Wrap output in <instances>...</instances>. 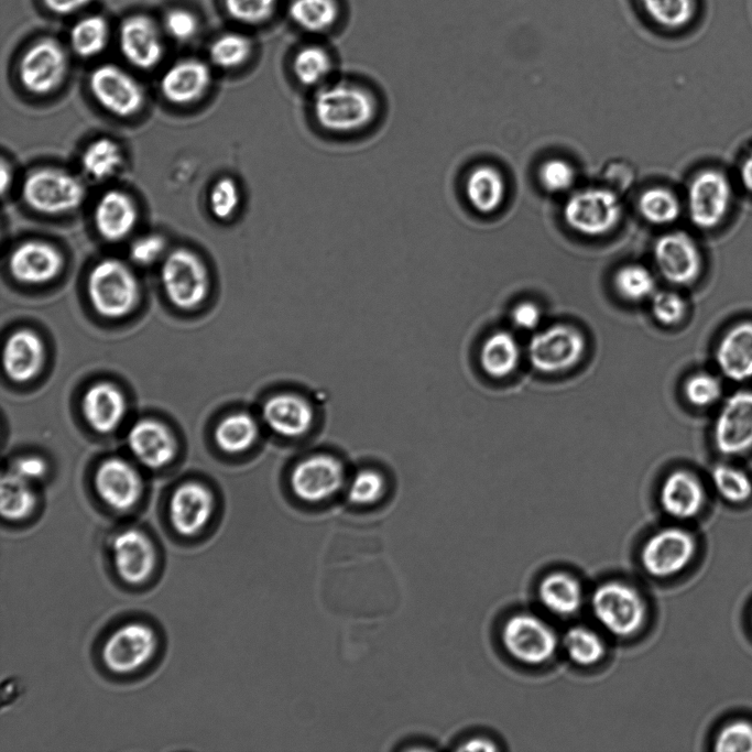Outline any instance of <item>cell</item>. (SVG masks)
I'll list each match as a JSON object with an SVG mask.
<instances>
[{
	"mask_svg": "<svg viewBox=\"0 0 752 752\" xmlns=\"http://www.w3.org/2000/svg\"><path fill=\"white\" fill-rule=\"evenodd\" d=\"M377 95L367 86L350 80L328 81L314 90L310 113L316 126L333 135H353L367 131L379 117Z\"/></svg>",
	"mask_w": 752,
	"mask_h": 752,
	"instance_id": "cell-1",
	"label": "cell"
},
{
	"mask_svg": "<svg viewBox=\"0 0 752 752\" xmlns=\"http://www.w3.org/2000/svg\"><path fill=\"white\" fill-rule=\"evenodd\" d=\"M21 197L36 212L61 215L80 207L86 187L77 175L61 167L44 166L28 173L21 185Z\"/></svg>",
	"mask_w": 752,
	"mask_h": 752,
	"instance_id": "cell-2",
	"label": "cell"
},
{
	"mask_svg": "<svg viewBox=\"0 0 752 752\" xmlns=\"http://www.w3.org/2000/svg\"><path fill=\"white\" fill-rule=\"evenodd\" d=\"M590 607L597 622L618 637L636 634L646 621L647 607L641 592L620 580L606 581L596 587Z\"/></svg>",
	"mask_w": 752,
	"mask_h": 752,
	"instance_id": "cell-3",
	"label": "cell"
},
{
	"mask_svg": "<svg viewBox=\"0 0 752 752\" xmlns=\"http://www.w3.org/2000/svg\"><path fill=\"white\" fill-rule=\"evenodd\" d=\"M87 290L95 309L109 318L129 314L140 296L134 272L127 263L115 258L95 264L88 275Z\"/></svg>",
	"mask_w": 752,
	"mask_h": 752,
	"instance_id": "cell-4",
	"label": "cell"
},
{
	"mask_svg": "<svg viewBox=\"0 0 752 752\" xmlns=\"http://www.w3.org/2000/svg\"><path fill=\"white\" fill-rule=\"evenodd\" d=\"M160 280L167 298L182 309L198 306L209 288L205 263L198 254L186 248L171 250L164 255Z\"/></svg>",
	"mask_w": 752,
	"mask_h": 752,
	"instance_id": "cell-5",
	"label": "cell"
},
{
	"mask_svg": "<svg viewBox=\"0 0 752 752\" xmlns=\"http://www.w3.org/2000/svg\"><path fill=\"white\" fill-rule=\"evenodd\" d=\"M501 642L506 653L526 665H541L556 653L559 641L542 618L527 612L514 613L503 624Z\"/></svg>",
	"mask_w": 752,
	"mask_h": 752,
	"instance_id": "cell-6",
	"label": "cell"
},
{
	"mask_svg": "<svg viewBox=\"0 0 752 752\" xmlns=\"http://www.w3.org/2000/svg\"><path fill=\"white\" fill-rule=\"evenodd\" d=\"M156 650L154 629L148 623L131 621L108 634L101 647V660L110 672L130 674L150 662Z\"/></svg>",
	"mask_w": 752,
	"mask_h": 752,
	"instance_id": "cell-7",
	"label": "cell"
},
{
	"mask_svg": "<svg viewBox=\"0 0 752 752\" xmlns=\"http://www.w3.org/2000/svg\"><path fill=\"white\" fill-rule=\"evenodd\" d=\"M622 216L618 196L607 188H588L571 195L564 206V219L575 231L588 236L607 235Z\"/></svg>",
	"mask_w": 752,
	"mask_h": 752,
	"instance_id": "cell-8",
	"label": "cell"
},
{
	"mask_svg": "<svg viewBox=\"0 0 752 752\" xmlns=\"http://www.w3.org/2000/svg\"><path fill=\"white\" fill-rule=\"evenodd\" d=\"M585 338L575 327L557 324L536 333L528 344L532 366L544 373L570 369L581 359Z\"/></svg>",
	"mask_w": 752,
	"mask_h": 752,
	"instance_id": "cell-9",
	"label": "cell"
},
{
	"mask_svg": "<svg viewBox=\"0 0 752 752\" xmlns=\"http://www.w3.org/2000/svg\"><path fill=\"white\" fill-rule=\"evenodd\" d=\"M68 58L63 46L55 40L41 39L31 45L19 63V79L34 95H47L64 80Z\"/></svg>",
	"mask_w": 752,
	"mask_h": 752,
	"instance_id": "cell-10",
	"label": "cell"
},
{
	"mask_svg": "<svg viewBox=\"0 0 752 752\" xmlns=\"http://www.w3.org/2000/svg\"><path fill=\"white\" fill-rule=\"evenodd\" d=\"M290 483L298 500L317 504L329 500L345 487L346 472L339 459L319 454L299 461L292 470Z\"/></svg>",
	"mask_w": 752,
	"mask_h": 752,
	"instance_id": "cell-11",
	"label": "cell"
},
{
	"mask_svg": "<svg viewBox=\"0 0 752 752\" xmlns=\"http://www.w3.org/2000/svg\"><path fill=\"white\" fill-rule=\"evenodd\" d=\"M89 89L96 101L117 117H131L144 103V91L139 81L113 64L99 65L90 73Z\"/></svg>",
	"mask_w": 752,
	"mask_h": 752,
	"instance_id": "cell-12",
	"label": "cell"
},
{
	"mask_svg": "<svg viewBox=\"0 0 752 752\" xmlns=\"http://www.w3.org/2000/svg\"><path fill=\"white\" fill-rule=\"evenodd\" d=\"M695 552L696 542L690 533L679 527H665L646 540L640 560L649 575L666 578L680 573Z\"/></svg>",
	"mask_w": 752,
	"mask_h": 752,
	"instance_id": "cell-13",
	"label": "cell"
},
{
	"mask_svg": "<svg viewBox=\"0 0 752 752\" xmlns=\"http://www.w3.org/2000/svg\"><path fill=\"white\" fill-rule=\"evenodd\" d=\"M731 199V185L722 172H699L688 187V210L693 224L701 229L717 227L726 217Z\"/></svg>",
	"mask_w": 752,
	"mask_h": 752,
	"instance_id": "cell-14",
	"label": "cell"
},
{
	"mask_svg": "<svg viewBox=\"0 0 752 752\" xmlns=\"http://www.w3.org/2000/svg\"><path fill=\"white\" fill-rule=\"evenodd\" d=\"M117 575L127 584L146 581L155 569L156 551L150 536L138 527H126L109 540Z\"/></svg>",
	"mask_w": 752,
	"mask_h": 752,
	"instance_id": "cell-15",
	"label": "cell"
},
{
	"mask_svg": "<svg viewBox=\"0 0 752 752\" xmlns=\"http://www.w3.org/2000/svg\"><path fill=\"white\" fill-rule=\"evenodd\" d=\"M713 442L718 451L727 456L746 453L752 448V391L731 394L719 410Z\"/></svg>",
	"mask_w": 752,
	"mask_h": 752,
	"instance_id": "cell-16",
	"label": "cell"
},
{
	"mask_svg": "<svg viewBox=\"0 0 752 752\" xmlns=\"http://www.w3.org/2000/svg\"><path fill=\"white\" fill-rule=\"evenodd\" d=\"M654 260L668 282L688 285L697 280L701 270V255L691 237L682 231L667 232L654 244Z\"/></svg>",
	"mask_w": 752,
	"mask_h": 752,
	"instance_id": "cell-17",
	"label": "cell"
},
{
	"mask_svg": "<svg viewBox=\"0 0 752 752\" xmlns=\"http://www.w3.org/2000/svg\"><path fill=\"white\" fill-rule=\"evenodd\" d=\"M64 266V257L54 244L43 240H28L17 246L9 255L11 275L23 284H44L55 279Z\"/></svg>",
	"mask_w": 752,
	"mask_h": 752,
	"instance_id": "cell-18",
	"label": "cell"
},
{
	"mask_svg": "<svg viewBox=\"0 0 752 752\" xmlns=\"http://www.w3.org/2000/svg\"><path fill=\"white\" fill-rule=\"evenodd\" d=\"M95 484L100 499L117 512L131 510L142 494L139 472L120 458L107 459L99 466Z\"/></svg>",
	"mask_w": 752,
	"mask_h": 752,
	"instance_id": "cell-19",
	"label": "cell"
},
{
	"mask_svg": "<svg viewBox=\"0 0 752 752\" xmlns=\"http://www.w3.org/2000/svg\"><path fill=\"white\" fill-rule=\"evenodd\" d=\"M119 46L123 57L140 69L155 67L163 56V43L155 23L146 15L126 19L119 30Z\"/></svg>",
	"mask_w": 752,
	"mask_h": 752,
	"instance_id": "cell-20",
	"label": "cell"
},
{
	"mask_svg": "<svg viewBox=\"0 0 752 752\" xmlns=\"http://www.w3.org/2000/svg\"><path fill=\"white\" fill-rule=\"evenodd\" d=\"M262 418L273 433L285 438H298L310 431L315 411L304 396L284 392L265 401Z\"/></svg>",
	"mask_w": 752,
	"mask_h": 752,
	"instance_id": "cell-21",
	"label": "cell"
},
{
	"mask_svg": "<svg viewBox=\"0 0 752 752\" xmlns=\"http://www.w3.org/2000/svg\"><path fill=\"white\" fill-rule=\"evenodd\" d=\"M212 510L214 499L209 490L200 483L187 482L174 491L168 517L178 534L193 536L207 525Z\"/></svg>",
	"mask_w": 752,
	"mask_h": 752,
	"instance_id": "cell-22",
	"label": "cell"
},
{
	"mask_svg": "<svg viewBox=\"0 0 752 752\" xmlns=\"http://www.w3.org/2000/svg\"><path fill=\"white\" fill-rule=\"evenodd\" d=\"M211 80V73L206 63L197 58H185L164 72L160 80V90L168 102L188 105L207 92Z\"/></svg>",
	"mask_w": 752,
	"mask_h": 752,
	"instance_id": "cell-23",
	"label": "cell"
},
{
	"mask_svg": "<svg viewBox=\"0 0 752 752\" xmlns=\"http://www.w3.org/2000/svg\"><path fill=\"white\" fill-rule=\"evenodd\" d=\"M138 221V208L131 196L120 189L105 192L94 207V224L101 238L109 242L126 239Z\"/></svg>",
	"mask_w": 752,
	"mask_h": 752,
	"instance_id": "cell-24",
	"label": "cell"
},
{
	"mask_svg": "<svg viewBox=\"0 0 752 752\" xmlns=\"http://www.w3.org/2000/svg\"><path fill=\"white\" fill-rule=\"evenodd\" d=\"M127 442L138 461L152 469L167 465L176 453V443L172 433L154 419L137 422L130 428Z\"/></svg>",
	"mask_w": 752,
	"mask_h": 752,
	"instance_id": "cell-25",
	"label": "cell"
},
{
	"mask_svg": "<svg viewBox=\"0 0 752 752\" xmlns=\"http://www.w3.org/2000/svg\"><path fill=\"white\" fill-rule=\"evenodd\" d=\"M715 359L729 380L752 379V323L743 321L730 328L718 342Z\"/></svg>",
	"mask_w": 752,
	"mask_h": 752,
	"instance_id": "cell-26",
	"label": "cell"
},
{
	"mask_svg": "<svg viewBox=\"0 0 752 752\" xmlns=\"http://www.w3.org/2000/svg\"><path fill=\"white\" fill-rule=\"evenodd\" d=\"M44 347L40 337L31 330L12 334L3 348V369L18 382L35 377L43 366Z\"/></svg>",
	"mask_w": 752,
	"mask_h": 752,
	"instance_id": "cell-27",
	"label": "cell"
},
{
	"mask_svg": "<svg viewBox=\"0 0 752 752\" xmlns=\"http://www.w3.org/2000/svg\"><path fill=\"white\" fill-rule=\"evenodd\" d=\"M660 499L663 510L669 516L686 520L700 511L705 492L700 481L693 473L677 470L664 480Z\"/></svg>",
	"mask_w": 752,
	"mask_h": 752,
	"instance_id": "cell-28",
	"label": "cell"
},
{
	"mask_svg": "<svg viewBox=\"0 0 752 752\" xmlns=\"http://www.w3.org/2000/svg\"><path fill=\"white\" fill-rule=\"evenodd\" d=\"M83 412L89 425L99 433L116 429L124 417L126 400L111 383L100 382L90 386L83 399Z\"/></svg>",
	"mask_w": 752,
	"mask_h": 752,
	"instance_id": "cell-29",
	"label": "cell"
},
{
	"mask_svg": "<svg viewBox=\"0 0 752 752\" xmlns=\"http://www.w3.org/2000/svg\"><path fill=\"white\" fill-rule=\"evenodd\" d=\"M542 606L558 617H570L578 612L584 601L580 582L565 571H553L544 576L537 586Z\"/></svg>",
	"mask_w": 752,
	"mask_h": 752,
	"instance_id": "cell-30",
	"label": "cell"
},
{
	"mask_svg": "<svg viewBox=\"0 0 752 752\" xmlns=\"http://www.w3.org/2000/svg\"><path fill=\"white\" fill-rule=\"evenodd\" d=\"M465 194L475 210L490 214L497 210L504 199V178L495 167L478 165L465 179Z\"/></svg>",
	"mask_w": 752,
	"mask_h": 752,
	"instance_id": "cell-31",
	"label": "cell"
},
{
	"mask_svg": "<svg viewBox=\"0 0 752 752\" xmlns=\"http://www.w3.org/2000/svg\"><path fill=\"white\" fill-rule=\"evenodd\" d=\"M520 358V345L508 331H497L490 335L480 350V363L483 371L497 379L511 374L517 368Z\"/></svg>",
	"mask_w": 752,
	"mask_h": 752,
	"instance_id": "cell-32",
	"label": "cell"
},
{
	"mask_svg": "<svg viewBox=\"0 0 752 752\" xmlns=\"http://www.w3.org/2000/svg\"><path fill=\"white\" fill-rule=\"evenodd\" d=\"M260 426L249 413H233L222 418L215 429V440L226 453L238 454L250 449L259 438Z\"/></svg>",
	"mask_w": 752,
	"mask_h": 752,
	"instance_id": "cell-33",
	"label": "cell"
},
{
	"mask_svg": "<svg viewBox=\"0 0 752 752\" xmlns=\"http://www.w3.org/2000/svg\"><path fill=\"white\" fill-rule=\"evenodd\" d=\"M123 162L120 145L112 139L101 137L89 143L80 155L83 172L91 179L101 182L113 176Z\"/></svg>",
	"mask_w": 752,
	"mask_h": 752,
	"instance_id": "cell-34",
	"label": "cell"
},
{
	"mask_svg": "<svg viewBox=\"0 0 752 752\" xmlns=\"http://www.w3.org/2000/svg\"><path fill=\"white\" fill-rule=\"evenodd\" d=\"M292 70L302 87L316 90L329 81L333 61L324 48L309 45L295 54Z\"/></svg>",
	"mask_w": 752,
	"mask_h": 752,
	"instance_id": "cell-35",
	"label": "cell"
},
{
	"mask_svg": "<svg viewBox=\"0 0 752 752\" xmlns=\"http://www.w3.org/2000/svg\"><path fill=\"white\" fill-rule=\"evenodd\" d=\"M35 501L32 482L10 470L3 475L0 488V510L3 519L8 521L24 519L33 511Z\"/></svg>",
	"mask_w": 752,
	"mask_h": 752,
	"instance_id": "cell-36",
	"label": "cell"
},
{
	"mask_svg": "<svg viewBox=\"0 0 752 752\" xmlns=\"http://www.w3.org/2000/svg\"><path fill=\"white\" fill-rule=\"evenodd\" d=\"M562 645L570 661L580 666L597 664L606 653L602 637L585 625L569 628L562 639Z\"/></svg>",
	"mask_w": 752,
	"mask_h": 752,
	"instance_id": "cell-37",
	"label": "cell"
},
{
	"mask_svg": "<svg viewBox=\"0 0 752 752\" xmlns=\"http://www.w3.org/2000/svg\"><path fill=\"white\" fill-rule=\"evenodd\" d=\"M636 3L649 22L666 30L687 25L695 13L694 0H636Z\"/></svg>",
	"mask_w": 752,
	"mask_h": 752,
	"instance_id": "cell-38",
	"label": "cell"
},
{
	"mask_svg": "<svg viewBox=\"0 0 752 752\" xmlns=\"http://www.w3.org/2000/svg\"><path fill=\"white\" fill-rule=\"evenodd\" d=\"M288 13L302 29L321 32L336 22L338 6L335 0H293Z\"/></svg>",
	"mask_w": 752,
	"mask_h": 752,
	"instance_id": "cell-39",
	"label": "cell"
},
{
	"mask_svg": "<svg viewBox=\"0 0 752 752\" xmlns=\"http://www.w3.org/2000/svg\"><path fill=\"white\" fill-rule=\"evenodd\" d=\"M109 29L100 15H90L78 21L70 31V44L80 57L98 55L107 46Z\"/></svg>",
	"mask_w": 752,
	"mask_h": 752,
	"instance_id": "cell-40",
	"label": "cell"
},
{
	"mask_svg": "<svg viewBox=\"0 0 752 752\" xmlns=\"http://www.w3.org/2000/svg\"><path fill=\"white\" fill-rule=\"evenodd\" d=\"M641 215L654 225H667L680 214V205L674 193L663 187L646 189L639 198Z\"/></svg>",
	"mask_w": 752,
	"mask_h": 752,
	"instance_id": "cell-41",
	"label": "cell"
},
{
	"mask_svg": "<svg viewBox=\"0 0 752 752\" xmlns=\"http://www.w3.org/2000/svg\"><path fill=\"white\" fill-rule=\"evenodd\" d=\"M252 43L240 33H226L210 46L209 56L214 65L222 69H233L243 65L250 57Z\"/></svg>",
	"mask_w": 752,
	"mask_h": 752,
	"instance_id": "cell-42",
	"label": "cell"
},
{
	"mask_svg": "<svg viewBox=\"0 0 752 752\" xmlns=\"http://www.w3.org/2000/svg\"><path fill=\"white\" fill-rule=\"evenodd\" d=\"M615 290L625 299L637 302L652 297L655 293V280L643 265L628 264L620 268L613 279Z\"/></svg>",
	"mask_w": 752,
	"mask_h": 752,
	"instance_id": "cell-43",
	"label": "cell"
},
{
	"mask_svg": "<svg viewBox=\"0 0 752 752\" xmlns=\"http://www.w3.org/2000/svg\"><path fill=\"white\" fill-rule=\"evenodd\" d=\"M711 480L718 493L731 503H742L752 494L750 477L732 466H716L711 472Z\"/></svg>",
	"mask_w": 752,
	"mask_h": 752,
	"instance_id": "cell-44",
	"label": "cell"
},
{
	"mask_svg": "<svg viewBox=\"0 0 752 752\" xmlns=\"http://www.w3.org/2000/svg\"><path fill=\"white\" fill-rule=\"evenodd\" d=\"M386 490L384 476L374 469L357 471L347 484V498L356 505H372L379 502Z\"/></svg>",
	"mask_w": 752,
	"mask_h": 752,
	"instance_id": "cell-45",
	"label": "cell"
},
{
	"mask_svg": "<svg viewBox=\"0 0 752 752\" xmlns=\"http://www.w3.org/2000/svg\"><path fill=\"white\" fill-rule=\"evenodd\" d=\"M241 204V190L235 178L222 176L211 186L208 195L209 210L220 221L231 219Z\"/></svg>",
	"mask_w": 752,
	"mask_h": 752,
	"instance_id": "cell-46",
	"label": "cell"
},
{
	"mask_svg": "<svg viewBox=\"0 0 752 752\" xmlns=\"http://www.w3.org/2000/svg\"><path fill=\"white\" fill-rule=\"evenodd\" d=\"M685 395L695 406L705 407L716 403L722 393V386L710 373H696L685 383Z\"/></svg>",
	"mask_w": 752,
	"mask_h": 752,
	"instance_id": "cell-47",
	"label": "cell"
},
{
	"mask_svg": "<svg viewBox=\"0 0 752 752\" xmlns=\"http://www.w3.org/2000/svg\"><path fill=\"white\" fill-rule=\"evenodd\" d=\"M228 14L242 23L258 24L275 11L276 0H224Z\"/></svg>",
	"mask_w": 752,
	"mask_h": 752,
	"instance_id": "cell-48",
	"label": "cell"
},
{
	"mask_svg": "<svg viewBox=\"0 0 752 752\" xmlns=\"http://www.w3.org/2000/svg\"><path fill=\"white\" fill-rule=\"evenodd\" d=\"M718 752H752V723L735 720L723 727L716 739Z\"/></svg>",
	"mask_w": 752,
	"mask_h": 752,
	"instance_id": "cell-49",
	"label": "cell"
},
{
	"mask_svg": "<svg viewBox=\"0 0 752 752\" xmlns=\"http://www.w3.org/2000/svg\"><path fill=\"white\" fill-rule=\"evenodd\" d=\"M540 182L546 190L560 193L570 188L575 182V171L568 162L552 159L542 164Z\"/></svg>",
	"mask_w": 752,
	"mask_h": 752,
	"instance_id": "cell-50",
	"label": "cell"
},
{
	"mask_svg": "<svg viewBox=\"0 0 752 752\" xmlns=\"http://www.w3.org/2000/svg\"><path fill=\"white\" fill-rule=\"evenodd\" d=\"M652 312L660 323L674 325L685 315L686 304L675 292L658 291L652 296Z\"/></svg>",
	"mask_w": 752,
	"mask_h": 752,
	"instance_id": "cell-51",
	"label": "cell"
},
{
	"mask_svg": "<svg viewBox=\"0 0 752 752\" xmlns=\"http://www.w3.org/2000/svg\"><path fill=\"white\" fill-rule=\"evenodd\" d=\"M165 254V240L156 233H148L137 238L129 248L130 259L142 266L162 260Z\"/></svg>",
	"mask_w": 752,
	"mask_h": 752,
	"instance_id": "cell-52",
	"label": "cell"
},
{
	"mask_svg": "<svg viewBox=\"0 0 752 752\" xmlns=\"http://www.w3.org/2000/svg\"><path fill=\"white\" fill-rule=\"evenodd\" d=\"M164 26L171 37L186 42L194 37L198 29L196 17L187 10L175 9L164 18Z\"/></svg>",
	"mask_w": 752,
	"mask_h": 752,
	"instance_id": "cell-53",
	"label": "cell"
},
{
	"mask_svg": "<svg viewBox=\"0 0 752 752\" xmlns=\"http://www.w3.org/2000/svg\"><path fill=\"white\" fill-rule=\"evenodd\" d=\"M542 319L540 307L532 302L517 304L512 310V321L520 329L531 330L536 328Z\"/></svg>",
	"mask_w": 752,
	"mask_h": 752,
	"instance_id": "cell-54",
	"label": "cell"
},
{
	"mask_svg": "<svg viewBox=\"0 0 752 752\" xmlns=\"http://www.w3.org/2000/svg\"><path fill=\"white\" fill-rule=\"evenodd\" d=\"M45 470V462L41 458L34 456L21 457L17 459L10 468L11 472L30 482L41 479L44 476Z\"/></svg>",
	"mask_w": 752,
	"mask_h": 752,
	"instance_id": "cell-55",
	"label": "cell"
},
{
	"mask_svg": "<svg viewBox=\"0 0 752 752\" xmlns=\"http://www.w3.org/2000/svg\"><path fill=\"white\" fill-rule=\"evenodd\" d=\"M92 0H43L48 10L56 14H70L88 6Z\"/></svg>",
	"mask_w": 752,
	"mask_h": 752,
	"instance_id": "cell-56",
	"label": "cell"
},
{
	"mask_svg": "<svg viewBox=\"0 0 752 752\" xmlns=\"http://www.w3.org/2000/svg\"><path fill=\"white\" fill-rule=\"evenodd\" d=\"M460 750H469V751H493L495 750V745L486 739H480V738H475L466 741L462 746H460Z\"/></svg>",
	"mask_w": 752,
	"mask_h": 752,
	"instance_id": "cell-57",
	"label": "cell"
},
{
	"mask_svg": "<svg viewBox=\"0 0 752 752\" xmlns=\"http://www.w3.org/2000/svg\"><path fill=\"white\" fill-rule=\"evenodd\" d=\"M740 175L745 189L752 193V153L744 160Z\"/></svg>",
	"mask_w": 752,
	"mask_h": 752,
	"instance_id": "cell-58",
	"label": "cell"
},
{
	"mask_svg": "<svg viewBox=\"0 0 752 752\" xmlns=\"http://www.w3.org/2000/svg\"><path fill=\"white\" fill-rule=\"evenodd\" d=\"M12 181L11 167L7 164L4 160L1 162V190L2 194L10 187Z\"/></svg>",
	"mask_w": 752,
	"mask_h": 752,
	"instance_id": "cell-59",
	"label": "cell"
}]
</instances>
